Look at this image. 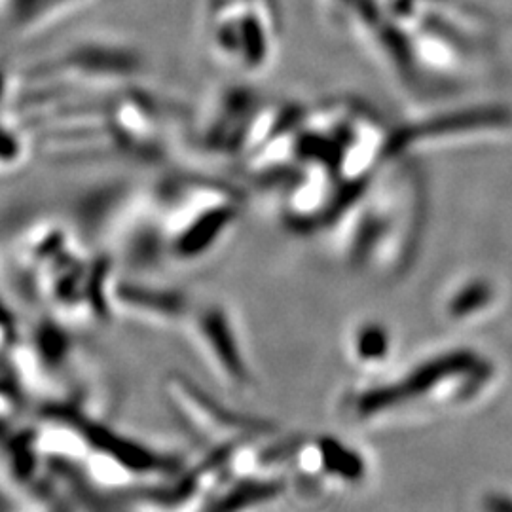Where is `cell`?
I'll return each mask as SVG.
<instances>
[{
  "instance_id": "cell-4",
  "label": "cell",
  "mask_w": 512,
  "mask_h": 512,
  "mask_svg": "<svg viewBox=\"0 0 512 512\" xmlns=\"http://www.w3.org/2000/svg\"><path fill=\"white\" fill-rule=\"evenodd\" d=\"M463 366H467V359H463L461 355L439 359L433 365L420 368L416 374H412L408 380H404L399 387H385V389H376V391L366 393L359 401V410H361V414L368 416V414L380 412L385 408L397 406V404L408 401V397L431 389L435 382H439L440 378L452 376L454 372H459Z\"/></svg>"
},
{
  "instance_id": "cell-7",
  "label": "cell",
  "mask_w": 512,
  "mask_h": 512,
  "mask_svg": "<svg viewBox=\"0 0 512 512\" xmlns=\"http://www.w3.org/2000/svg\"><path fill=\"white\" fill-rule=\"evenodd\" d=\"M486 512H512V499L507 495H490L484 501Z\"/></svg>"
},
{
  "instance_id": "cell-3",
  "label": "cell",
  "mask_w": 512,
  "mask_h": 512,
  "mask_svg": "<svg viewBox=\"0 0 512 512\" xmlns=\"http://www.w3.org/2000/svg\"><path fill=\"white\" fill-rule=\"evenodd\" d=\"M251 95L241 90H222L207 99L205 109L192 126V145L209 158H234L245 152L255 116Z\"/></svg>"
},
{
  "instance_id": "cell-5",
  "label": "cell",
  "mask_w": 512,
  "mask_h": 512,
  "mask_svg": "<svg viewBox=\"0 0 512 512\" xmlns=\"http://www.w3.org/2000/svg\"><path fill=\"white\" fill-rule=\"evenodd\" d=\"M31 143L25 129L12 118L0 116V175L14 173L29 160Z\"/></svg>"
},
{
  "instance_id": "cell-2",
  "label": "cell",
  "mask_w": 512,
  "mask_h": 512,
  "mask_svg": "<svg viewBox=\"0 0 512 512\" xmlns=\"http://www.w3.org/2000/svg\"><path fill=\"white\" fill-rule=\"evenodd\" d=\"M112 317H122L152 329H184L196 300L175 287L114 275L110 283Z\"/></svg>"
},
{
  "instance_id": "cell-6",
  "label": "cell",
  "mask_w": 512,
  "mask_h": 512,
  "mask_svg": "<svg viewBox=\"0 0 512 512\" xmlns=\"http://www.w3.org/2000/svg\"><path fill=\"white\" fill-rule=\"evenodd\" d=\"M14 92H16L14 76L8 71V67H4V63H0V116H6L8 107L14 99Z\"/></svg>"
},
{
  "instance_id": "cell-1",
  "label": "cell",
  "mask_w": 512,
  "mask_h": 512,
  "mask_svg": "<svg viewBox=\"0 0 512 512\" xmlns=\"http://www.w3.org/2000/svg\"><path fill=\"white\" fill-rule=\"evenodd\" d=\"M183 330L203 363L222 380L236 385L249 382V366L239 342L238 327L224 304L215 300L196 302Z\"/></svg>"
}]
</instances>
